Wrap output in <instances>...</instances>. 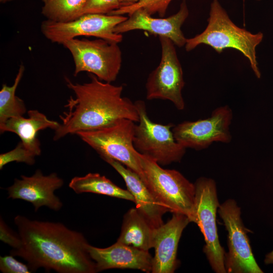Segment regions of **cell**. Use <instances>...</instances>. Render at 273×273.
Masks as SVG:
<instances>
[{
    "mask_svg": "<svg viewBox=\"0 0 273 273\" xmlns=\"http://www.w3.org/2000/svg\"><path fill=\"white\" fill-rule=\"evenodd\" d=\"M21 245L10 254L22 258L31 271L43 268L59 273H95V262L88 251L83 235L60 222L14 218Z\"/></svg>",
    "mask_w": 273,
    "mask_h": 273,
    "instance_id": "1",
    "label": "cell"
},
{
    "mask_svg": "<svg viewBox=\"0 0 273 273\" xmlns=\"http://www.w3.org/2000/svg\"><path fill=\"white\" fill-rule=\"evenodd\" d=\"M89 77V82L83 84L74 83L65 77L75 98L70 97L65 106L68 111L60 115L62 123L55 130L54 141L68 134L100 129L121 119L139 121L134 103L122 97V85L103 82L93 74Z\"/></svg>",
    "mask_w": 273,
    "mask_h": 273,
    "instance_id": "2",
    "label": "cell"
},
{
    "mask_svg": "<svg viewBox=\"0 0 273 273\" xmlns=\"http://www.w3.org/2000/svg\"><path fill=\"white\" fill-rule=\"evenodd\" d=\"M263 38V34H253L235 25L218 0L211 3L208 25L200 34L187 38L185 49L192 51L201 44L209 46L217 53L232 48L246 57L255 76L260 78L261 73L256 58V49Z\"/></svg>",
    "mask_w": 273,
    "mask_h": 273,
    "instance_id": "3",
    "label": "cell"
},
{
    "mask_svg": "<svg viewBox=\"0 0 273 273\" xmlns=\"http://www.w3.org/2000/svg\"><path fill=\"white\" fill-rule=\"evenodd\" d=\"M140 158L143 181L156 199L169 212L184 214L195 222V184L179 171L164 169L140 153Z\"/></svg>",
    "mask_w": 273,
    "mask_h": 273,
    "instance_id": "4",
    "label": "cell"
},
{
    "mask_svg": "<svg viewBox=\"0 0 273 273\" xmlns=\"http://www.w3.org/2000/svg\"><path fill=\"white\" fill-rule=\"evenodd\" d=\"M134 122L121 119L109 126L76 133L83 141L94 149L101 158L115 160L138 174L143 181L140 153L133 145Z\"/></svg>",
    "mask_w": 273,
    "mask_h": 273,
    "instance_id": "5",
    "label": "cell"
},
{
    "mask_svg": "<svg viewBox=\"0 0 273 273\" xmlns=\"http://www.w3.org/2000/svg\"><path fill=\"white\" fill-rule=\"evenodd\" d=\"M62 45L71 53L75 66L73 75L87 72L100 80H116L122 64V52L117 43L102 38H73Z\"/></svg>",
    "mask_w": 273,
    "mask_h": 273,
    "instance_id": "6",
    "label": "cell"
},
{
    "mask_svg": "<svg viewBox=\"0 0 273 273\" xmlns=\"http://www.w3.org/2000/svg\"><path fill=\"white\" fill-rule=\"evenodd\" d=\"M134 104L139 115L133 139L136 151L160 165L180 162L186 148L175 140L172 130L174 125L153 122L147 114L145 102L138 100Z\"/></svg>",
    "mask_w": 273,
    "mask_h": 273,
    "instance_id": "7",
    "label": "cell"
},
{
    "mask_svg": "<svg viewBox=\"0 0 273 273\" xmlns=\"http://www.w3.org/2000/svg\"><path fill=\"white\" fill-rule=\"evenodd\" d=\"M195 222L203 235L205 245L203 252L212 269L216 273H226L225 251L221 246L216 225L219 204L216 184L210 178L201 177L195 183Z\"/></svg>",
    "mask_w": 273,
    "mask_h": 273,
    "instance_id": "8",
    "label": "cell"
},
{
    "mask_svg": "<svg viewBox=\"0 0 273 273\" xmlns=\"http://www.w3.org/2000/svg\"><path fill=\"white\" fill-rule=\"evenodd\" d=\"M127 18L123 15L90 14L68 22L47 19L42 22L41 31L52 42L62 44L81 36H94L118 43L123 36L115 33L114 28Z\"/></svg>",
    "mask_w": 273,
    "mask_h": 273,
    "instance_id": "9",
    "label": "cell"
},
{
    "mask_svg": "<svg viewBox=\"0 0 273 273\" xmlns=\"http://www.w3.org/2000/svg\"><path fill=\"white\" fill-rule=\"evenodd\" d=\"M159 40L161 58L158 66L147 78L146 98L169 100L177 109L182 110L185 107L181 93L185 83L175 45L166 37L159 36Z\"/></svg>",
    "mask_w": 273,
    "mask_h": 273,
    "instance_id": "10",
    "label": "cell"
},
{
    "mask_svg": "<svg viewBox=\"0 0 273 273\" xmlns=\"http://www.w3.org/2000/svg\"><path fill=\"white\" fill-rule=\"evenodd\" d=\"M217 211L228 233L229 251L224 254L226 272L263 273L254 257L236 202L227 200L219 205Z\"/></svg>",
    "mask_w": 273,
    "mask_h": 273,
    "instance_id": "11",
    "label": "cell"
},
{
    "mask_svg": "<svg viewBox=\"0 0 273 273\" xmlns=\"http://www.w3.org/2000/svg\"><path fill=\"white\" fill-rule=\"evenodd\" d=\"M232 118L231 109L224 106L215 109L207 119L185 121L174 126L172 130L175 140L186 149L202 150L214 142H231Z\"/></svg>",
    "mask_w": 273,
    "mask_h": 273,
    "instance_id": "12",
    "label": "cell"
},
{
    "mask_svg": "<svg viewBox=\"0 0 273 273\" xmlns=\"http://www.w3.org/2000/svg\"><path fill=\"white\" fill-rule=\"evenodd\" d=\"M189 16V10L184 1L179 10L175 14L167 18H154L142 9H138L128 15V18L117 25L114 32L121 34L134 30L148 32L159 36L170 39L174 44L182 47L185 46L187 38L181 27Z\"/></svg>",
    "mask_w": 273,
    "mask_h": 273,
    "instance_id": "13",
    "label": "cell"
},
{
    "mask_svg": "<svg viewBox=\"0 0 273 273\" xmlns=\"http://www.w3.org/2000/svg\"><path fill=\"white\" fill-rule=\"evenodd\" d=\"M15 178L14 184L7 188L8 198L21 199L32 204L35 211L42 206L59 211L63 203L54 192L61 188L64 180L53 172L44 175L40 169H37L31 176H21Z\"/></svg>",
    "mask_w": 273,
    "mask_h": 273,
    "instance_id": "14",
    "label": "cell"
},
{
    "mask_svg": "<svg viewBox=\"0 0 273 273\" xmlns=\"http://www.w3.org/2000/svg\"><path fill=\"white\" fill-rule=\"evenodd\" d=\"M191 222L186 215L173 213L165 223L154 230L152 273H173L179 264L178 244L182 233Z\"/></svg>",
    "mask_w": 273,
    "mask_h": 273,
    "instance_id": "15",
    "label": "cell"
},
{
    "mask_svg": "<svg viewBox=\"0 0 273 273\" xmlns=\"http://www.w3.org/2000/svg\"><path fill=\"white\" fill-rule=\"evenodd\" d=\"M87 251L96 265V272L111 268H129L146 272L152 271L153 257L148 251L116 241L112 245L100 248L87 246Z\"/></svg>",
    "mask_w": 273,
    "mask_h": 273,
    "instance_id": "16",
    "label": "cell"
},
{
    "mask_svg": "<svg viewBox=\"0 0 273 273\" xmlns=\"http://www.w3.org/2000/svg\"><path fill=\"white\" fill-rule=\"evenodd\" d=\"M122 176L134 199L135 208L154 229L164 222L163 215L168 210L154 196L140 176L120 162L110 157L102 158Z\"/></svg>",
    "mask_w": 273,
    "mask_h": 273,
    "instance_id": "17",
    "label": "cell"
},
{
    "mask_svg": "<svg viewBox=\"0 0 273 273\" xmlns=\"http://www.w3.org/2000/svg\"><path fill=\"white\" fill-rule=\"evenodd\" d=\"M28 118L13 117L0 125V132H12L19 136L23 146L36 156L41 154L40 144L37 133L41 130L51 128L56 130L60 123L51 120L37 110L28 111Z\"/></svg>",
    "mask_w": 273,
    "mask_h": 273,
    "instance_id": "18",
    "label": "cell"
},
{
    "mask_svg": "<svg viewBox=\"0 0 273 273\" xmlns=\"http://www.w3.org/2000/svg\"><path fill=\"white\" fill-rule=\"evenodd\" d=\"M153 228L135 208L123 216L121 232L117 241L149 251L153 248Z\"/></svg>",
    "mask_w": 273,
    "mask_h": 273,
    "instance_id": "19",
    "label": "cell"
},
{
    "mask_svg": "<svg viewBox=\"0 0 273 273\" xmlns=\"http://www.w3.org/2000/svg\"><path fill=\"white\" fill-rule=\"evenodd\" d=\"M69 187L77 194L92 193L129 200L134 199L128 190H124L105 176L98 173H89L83 176H75Z\"/></svg>",
    "mask_w": 273,
    "mask_h": 273,
    "instance_id": "20",
    "label": "cell"
},
{
    "mask_svg": "<svg viewBox=\"0 0 273 273\" xmlns=\"http://www.w3.org/2000/svg\"><path fill=\"white\" fill-rule=\"evenodd\" d=\"M25 67H19L14 82L12 86L3 84L0 90V125L8 119L23 115L26 112L24 101L15 95L16 89L23 77Z\"/></svg>",
    "mask_w": 273,
    "mask_h": 273,
    "instance_id": "21",
    "label": "cell"
},
{
    "mask_svg": "<svg viewBox=\"0 0 273 273\" xmlns=\"http://www.w3.org/2000/svg\"><path fill=\"white\" fill-rule=\"evenodd\" d=\"M86 0H47L43 3L41 14L47 19L68 22L81 16Z\"/></svg>",
    "mask_w": 273,
    "mask_h": 273,
    "instance_id": "22",
    "label": "cell"
},
{
    "mask_svg": "<svg viewBox=\"0 0 273 273\" xmlns=\"http://www.w3.org/2000/svg\"><path fill=\"white\" fill-rule=\"evenodd\" d=\"M172 0H140L137 3L121 7L113 11L108 15H129L138 9H142L150 15L158 14L160 17H163L167 9Z\"/></svg>",
    "mask_w": 273,
    "mask_h": 273,
    "instance_id": "23",
    "label": "cell"
},
{
    "mask_svg": "<svg viewBox=\"0 0 273 273\" xmlns=\"http://www.w3.org/2000/svg\"><path fill=\"white\" fill-rule=\"evenodd\" d=\"M36 156L20 142L14 149L0 155V169H2L5 165L13 161L32 165L35 163Z\"/></svg>",
    "mask_w": 273,
    "mask_h": 273,
    "instance_id": "24",
    "label": "cell"
},
{
    "mask_svg": "<svg viewBox=\"0 0 273 273\" xmlns=\"http://www.w3.org/2000/svg\"><path fill=\"white\" fill-rule=\"evenodd\" d=\"M121 7V5L118 0H86L81 16L90 14L108 15Z\"/></svg>",
    "mask_w": 273,
    "mask_h": 273,
    "instance_id": "25",
    "label": "cell"
},
{
    "mask_svg": "<svg viewBox=\"0 0 273 273\" xmlns=\"http://www.w3.org/2000/svg\"><path fill=\"white\" fill-rule=\"evenodd\" d=\"M0 270L3 273H30L28 265L18 261L12 255L0 257Z\"/></svg>",
    "mask_w": 273,
    "mask_h": 273,
    "instance_id": "26",
    "label": "cell"
},
{
    "mask_svg": "<svg viewBox=\"0 0 273 273\" xmlns=\"http://www.w3.org/2000/svg\"><path fill=\"white\" fill-rule=\"evenodd\" d=\"M0 240L13 249H18L21 245L19 234H16L11 230L2 218L0 220Z\"/></svg>",
    "mask_w": 273,
    "mask_h": 273,
    "instance_id": "27",
    "label": "cell"
},
{
    "mask_svg": "<svg viewBox=\"0 0 273 273\" xmlns=\"http://www.w3.org/2000/svg\"><path fill=\"white\" fill-rule=\"evenodd\" d=\"M140 0H118L121 7L129 6L137 3Z\"/></svg>",
    "mask_w": 273,
    "mask_h": 273,
    "instance_id": "28",
    "label": "cell"
},
{
    "mask_svg": "<svg viewBox=\"0 0 273 273\" xmlns=\"http://www.w3.org/2000/svg\"><path fill=\"white\" fill-rule=\"evenodd\" d=\"M264 261L266 264H273V250L265 255Z\"/></svg>",
    "mask_w": 273,
    "mask_h": 273,
    "instance_id": "29",
    "label": "cell"
},
{
    "mask_svg": "<svg viewBox=\"0 0 273 273\" xmlns=\"http://www.w3.org/2000/svg\"><path fill=\"white\" fill-rule=\"evenodd\" d=\"M12 0H0V2L1 3H3V4H4V3H6L8 2H10ZM47 0H42L43 2L44 3L47 1Z\"/></svg>",
    "mask_w": 273,
    "mask_h": 273,
    "instance_id": "30",
    "label": "cell"
},
{
    "mask_svg": "<svg viewBox=\"0 0 273 273\" xmlns=\"http://www.w3.org/2000/svg\"><path fill=\"white\" fill-rule=\"evenodd\" d=\"M256 1H261V0H256Z\"/></svg>",
    "mask_w": 273,
    "mask_h": 273,
    "instance_id": "31",
    "label": "cell"
},
{
    "mask_svg": "<svg viewBox=\"0 0 273 273\" xmlns=\"http://www.w3.org/2000/svg\"><path fill=\"white\" fill-rule=\"evenodd\" d=\"M243 1H244V0H243Z\"/></svg>",
    "mask_w": 273,
    "mask_h": 273,
    "instance_id": "32",
    "label": "cell"
}]
</instances>
